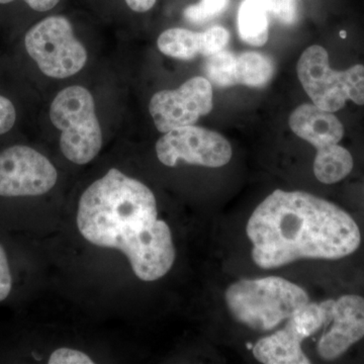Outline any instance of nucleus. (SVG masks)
Here are the masks:
<instances>
[{
	"label": "nucleus",
	"mask_w": 364,
	"mask_h": 364,
	"mask_svg": "<svg viewBox=\"0 0 364 364\" xmlns=\"http://www.w3.org/2000/svg\"><path fill=\"white\" fill-rule=\"evenodd\" d=\"M268 14L284 25L291 26L299 20V0H263Z\"/></svg>",
	"instance_id": "19"
},
{
	"label": "nucleus",
	"mask_w": 364,
	"mask_h": 364,
	"mask_svg": "<svg viewBox=\"0 0 364 364\" xmlns=\"http://www.w3.org/2000/svg\"><path fill=\"white\" fill-rule=\"evenodd\" d=\"M13 1H16V0H0V4H11ZM23 1L26 2L33 11L45 13V11L54 9L59 4L60 0H23Z\"/></svg>",
	"instance_id": "23"
},
{
	"label": "nucleus",
	"mask_w": 364,
	"mask_h": 364,
	"mask_svg": "<svg viewBox=\"0 0 364 364\" xmlns=\"http://www.w3.org/2000/svg\"><path fill=\"white\" fill-rule=\"evenodd\" d=\"M26 52L46 76L64 79L82 70L87 61L85 46L63 16L46 18L26 33Z\"/></svg>",
	"instance_id": "6"
},
{
	"label": "nucleus",
	"mask_w": 364,
	"mask_h": 364,
	"mask_svg": "<svg viewBox=\"0 0 364 364\" xmlns=\"http://www.w3.org/2000/svg\"><path fill=\"white\" fill-rule=\"evenodd\" d=\"M50 119L61 131L60 148L69 161L85 165L97 156L102 131L90 90L73 85L60 91L50 107Z\"/></svg>",
	"instance_id": "4"
},
{
	"label": "nucleus",
	"mask_w": 364,
	"mask_h": 364,
	"mask_svg": "<svg viewBox=\"0 0 364 364\" xmlns=\"http://www.w3.org/2000/svg\"><path fill=\"white\" fill-rule=\"evenodd\" d=\"M226 305L237 322L269 331L310 303L305 289L277 277L241 279L228 287Z\"/></svg>",
	"instance_id": "3"
},
{
	"label": "nucleus",
	"mask_w": 364,
	"mask_h": 364,
	"mask_svg": "<svg viewBox=\"0 0 364 364\" xmlns=\"http://www.w3.org/2000/svg\"><path fill=\"white\" fill-rule=\"evenodd\" d=\"M268 14L263 0H243L238 11V30L242 41L253 47L267 44Z\"/></svg>",
	"instance_id": "16"
},
{
	"label": "nucleus",
	"mask_w": 364,
	"mask_h": 364,
	"mask_svg": "<svg viewBox=\"0 0 364 364\" xmlns=\"http://www.w3.org/2000/svg\"><path fill=\"white\" fill-rule=\"evenodd\" d=\"M230 0H200L183 11V16L191 23H205L215 20L226 11Z\"/></svg>",
	"instance_id": "18"
},
{
	"label": "nucleus",
	"mask_w": 364,
	"mask_h": 364,
	"mask_svg": "<svg viewBox=\"0 0 364 364\" xmlns=\"http://www.w3.org/2000/svg\"><path fill=\"white\" fill-rule=\"evenodd\" d=\"M16 121V107L11 100L0 95V136L9 133Z\"/></svg>",
	"instance_id": "22"
},
{
	"label": "nucleus",
	"mask_w": 364,
	"mask_h": 364,
	"mask_svg": "<svg viewBox=\"0 0 364 364\" xmlns=\"http://www.w3.org/2000/svg\"><path fill=\"white\" fill-rule=\"evenodd\" d=\"M230 33L222 26H215L203 33L182 28H172L159 36L157 46L166 56L181 60L195 59L198 55L208 57L224 50Z\"/></svg>",
	"instance_id": "12"
},
{
	"label": "nucleus",
	"mask_w": 364,
	"mask_h": 364,
	"mask_svg": "<svg viewBox=\"0 0 364 364\" xmlns=\"http://www.w3.org/2000/svg\"><path fill=\"white\" fill-rule=\"evenodd\" d=\"M301 342L296 333L284 326V329L260 339L253 347V355L264 364L311 363L301 349Z\"/></svg>",
	"instance_id": "14"
},
{
	"label": "nucleus",
	"mask_w": 364,
	"mask_h": 364,
	"mask_svg": "<svg viewBox=\"0 0 364 364\" xmlns=\"http://www.w3.org/2000/svg\"><path fill=\"white\" fill-rule=\"evenodd\" d=\"M124 1L131 11L144 14L151 11L156 4L157 0H124Z\"/></svg>",
	"instance_id": "24"
},
{
	"label": "nucleus",
	"mask_w": 364,
	"mask_h": 364,
	"mask_svg": "<svg viewBox=\"0 0 364 364\" xmlns=\"http://www.w3.org/2000/svg\"><path fill=\"white\" fill-rule=\"evenodd\" d=\"M296 70L306 95L320 109L335 114L348 102L364 105L363 64L335 70L327 50L314 45L301 54Z\"/></svg>",
	"instance_id": "5"
},
{
	"label": "nucleus",
	"mask_w": 364,
	"mask_h": 364,
	"mask_svg": "<svg viewBox=\"0 0 364 364\" xmlns=\"http://www.w3.org/2000/svg\"><path fill=\"white\" fill-rule=\"evenodd\" d=\"M49 364H92V360L85 352L71 348H59L49 358Z\"/></svg>",
	"instance_id": "20"
},
{
	"label": "nucleus",
	"mask_w": 364,
	"mask_h": 364,
	"mask_svg": "<svg viewBox=\"0 0 364 364\" xmlns=\"http://www.w3.org/2000/svg\"><path fill=\"white\" fill-rule=\"evenodd\" d=\"M289 127L299 138L316 149L339 144L343 139V124L334 112L325 111L316 105H299L289 117Z\"/></svg>",
	"instance_id": "13"
},
{
	"label": "nucleus",
	"mask_w": 364,
	"mask_h": 364,
	"mask_svg": "<svg viewBox=\"0 0 364 364\" xmlns=\"http://www.w3.org/2000/svg\"><path fill=\"white\" fill-rule=\"evenodd\" d=\"M13 274L6 248L0 243V303L6 301L13 291Z\"/></svg>",
	"instance_id": "21"
},
{
	"label": "nucleus",
	"mask_w": 364,
	"mask_h": 364,
	"mask_svg": "<svg viewBox=\"0 0 364 364\" xmlns=\"http://www.w3.org/2000/svg\"><path fill=\"white\" fill-rule=\"evenodd\" d=\"M77 227L93 245L121 251L143 282L162 279L173 267L176 251L171 230L158 219L154 193L117 168L82 193Z\"/></svg>",
	"instance_id": "1"
},
{
	"label": "nucleus",
	"mask_w": 364,
	"mask_h": 364,
	"mask_svg": "<svg viewBox=\"0 0 364 364\" xmlns=\"http://www.w3.org/2000/svg\"><path fill=\"white\" fill-rule=\"evenodd\" d=\"M331 328L318 340L321 358L334 360L364 337V298L345 294L334 301Z\"/></svg>",
	"instance_id": "11"
},
{
	"label": "nucleus",
	"mask_w": 364,
	"mask_h": 364,
	"mask_svg": "<svg viewBox=\"0 0 364 364\" xmlns=\"http://www.w3.org/2000/svg\"><path fill=\"white\" fill-rule=\"evenodd\" d=\"M58 179L51 161L39 151L14 145L0 152V196L26 198L49 193Z\"/></svg>",
	"instance_id": "8"
},
{
	"label": "nucleus",
	"mask_w": 364,
	"mask_h": 364,
	"mask_svg": "<svg viewBox=\"0 0 364 364\" xmlns=\"http://www.w3.org/2000/svg\"><path fill=\"white\" fill-rule=\"evenodd\" d=\"M212 109V83L202 76L189 79L177 90L158 91L149 104L155 127L163 134L195 124Z\"/></svg>",
	"instance_id": "9"
},
{
	"label": "nucleus",
	"mask_w": 364,
	"mask_h": 364,
	"mask_svg": "<svg viewBox=\"0 0 364 364\" xmlns=\"http://www.w3.org/2000/svg\"><path fill=\"white\" fill-rule=\"evenodd\" d=\"M333 304L332 299L321 304L308 303L289 318L286 326L304 341L331 320Z\"/></svg>",
	"instance_id": "17"
},
{
	"label": "nucleus",
	"mask_w": 364,
	"mask_h": 364,
	"mask_svg": "<svg viewBox=\"0 0 364 364\" xmlns=\"http://www.w3.org/2000/svg\"><path fill=\"white\" fill-rule=\"evenodd\" d=\"M246 231L252 259L263 269L301 259H341L361 243L360 229L348 213L304 191H273L255 208Z\"/></svg>",
	"instance_id": "2"
},
{
	"label": "nucleus",
	"mask_w": 364,
	"mask_h": 364,
	"mask_svg": "<svg viewBox=\"0 0 364 364\" xmlns=\"http://www.w3.org/2000/svg\"><path fill=\"white\" fill-rule=\"evenodd\" d=\"M203 71L210 82L220 87L244 85L264 87L274 75L272 59L258 52L236 53L222 50L207 57Z\"/></svg>",
	"instance_id": "10"
},
{
	"label": "nucleus",
	"mask_w": 364,
	"mask_h": 364,
	"mask_svg": "<svg viewBox=\"0 0 364 364\" xmlns=\"http://www.w3.org/2000/svg\"><path fill=\"white\" fill-rule=\"evenodd\" d=\"M156 154L165 166L176 167L184 161L218 168L230 162L233 151L221 134L191 124L165 133L156 143Z\"/></svg>",
	"instance_id": "7"
},
{
	"label": "nucleus",
	"mask_w": 364,
	"mask_h": 364,
	"mask_svg": "<svg viewBox=\"0 0 364 364\" xmlns=\"http://www.w3.org/2000/svg\"><path fill=\"white\" fill-rule=\"evenodd\" d=\"M354 166L350 151L339 144L317 149L314 160V173L318 181L334 184L343 181Z\"/></svg>",
	"instance_id": "15"
}]
</instances>
